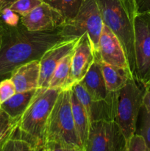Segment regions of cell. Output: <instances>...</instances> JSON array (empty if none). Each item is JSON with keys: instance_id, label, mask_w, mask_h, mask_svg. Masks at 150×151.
I'll return each instance as SVG.
<instances>
[{"instance_id": "obj_32", "label": "cell", "mask_w": 150, "mask_h": 151, "mask_svg": "<svg viewBox=\"0 0 150 151\" xmlns=\"http://www.w3.org/2000/svg\"><path fill=\"white\" fill-rule=\"evenodd\" d=\"M66 151H84L82 148L80 147H66Z\"/></svg>"}, {"instance_id": "obj_17", "label": "cell", "mask_w": 150, "mask_h": 151, "mask_svg": "<svg viewBox=\"0 0 150 151\" xmlns=\"http://www.w3.org/2000/svg\"><path fill=\"white\" fill-rule=\"evenodd\" d=\"M99 61L101 66L106 87L110 92L119 91L126 85L129 79L133 78L130 72L125 69L107 64L100 60Z\"/></svg>"}, {"instance_id": "obj_13", "label": "cell", "mask_w": 150, "mask_h": 151, "mask_svg": "<svg viewBox=\"0 0 150 151\" xmlns=\"http://www.w3.org/2000/svg\"><path fill=\"white\" fill-rule=\"evenodd\" d=\"M95 60L94 52L91 47L88 34L84 33L79 38L73 52L71 64V73L68 89L72 86L79 83Z\"/></svg>"}, {"instance_id": "obj_6", "label": "cell", "mask_w": 150, "mask_h": 151, "mask_svg": "<svg viewBox=\"0 0 150 151\" xmlns=\"http://www.w3.org/2000/svg\"><path fill=\"white\" fill-rule=\"evenodd\" d=\"M145 88L133 78L117 92V106L115 122L120 128L126 141L136 133L137 122L143 106Z\"/></svg>"}, {"instance_id": "obj_2", "label": "cell", "mask_w": 150, "mask_h": 151, "mask_svg": "<svg viewBox=\"0 0 150 151\" xmlns=\"http://www.w3.org/2000/svg\"><path fill=\"white\" fill-rule=\"evenodd\" d=\"M107 26L120 41L129 69L136 81L135 55V19L138 13L135 0H96Z\"/></svg>"}, {"instance_id": "obj_35", "label": "cell", "mask_w": 150, "mask_h": 151, "mask_svg": "<svg viewBox=\"0 0 150 151\" xmlns=\"http://www.w3.org/2000/svg\"><path fill=\"white\" fill-rule=\"evenodd\" d=\"M146 88H150V84H149V85L148 86H147Z\"/></svg>"}, {"instance_id": "obj_12", "label": "cell", "mask_w": 150, "mask_h": 151, "mask_svg": "<svg viewBox=\"0 0 150 151\" xmlns=\"http://www.w3.org/2000/svg\"><path fill=\"white\" fill-rule=\"evenodd\" d=\"M20 22L30 31H48L60 28L66 22L60 13L43 2L28 14L20 16Z\"/></svg>"}, {"instance_id": "obj_21", "label": "cell", "mask_w": 150, "mask_h": 151, "mask_svg": "<svg viewBox=\"0 0 150 151\" xmlns=\"http://www.w3.org/2000/svg\"><path fill=\"white\" fill-rule=\"evenodd\" d=\"M19 122L20 119L13 118L0 108V151L15 136Z\"/></svg>"}, {"instance_id": "obj_27", "label": "cell", "mask_w": 150, "mask_h": 151, "mask_svg": "<svg viewBox=\"0 0 150 151\" xmlns=\"http://www.w3.org/2000/svg\"><path fill=\"white\" fill-rule=\"evenodd\" d=\"M19 15L12 11L9 8H5L0 13V18L4 23L9 25H16L20 22Z\"/></svg>"}, {"instance_id": "obj_10", "label": "cell", "mask_w": 150, "mask_h": 151, "mask_svg": "<svg viewBox=\"0 0 150 151\" xmlns=\"http://www.w3.org/2000/svg\"><path fill=\"white\" fill-rule=\"evenodd\" d=\"M80 37L63 40L49 49L43 55L40 59V88H48L53 72L59 62L74 51Z\"/></svg>"}, {"instance_id": "obj_15", "label": "cell", "mask_w": 150, "mask_h": 151, "mask_svg": "<svg viewBox=\"0 0 150 151\" xmlns=\"http://www.w3.org/2000/svg\"><path fill=\"white\" fill-rule=\"evenodd\" d=\"M79 83L94 100H107L115 93L107 90L98 60H94L92 66Z\"/></svg>"}, {"instance_id": "obj_9", "label": "cell", "mask_w": 150, "mask_h": 151, "mask_svg": "<svg viewBox=\"0 0 150 151\" xmlns=\"http://www.w3.org/2000/svg\"><path fill=\"white\" fill-rule=\"evenodd\" d=\"M78 100L85 108L90 122L96 121H115L117 106V92L105 100H94L79 83L71 88Z\"/></svg>"}, {"instance_id": "obj_23", "label": "cell", "mask_w": 150, "mask_h": 151, "mask_svg": "<svg viewBox=\"0 0 150 151\" xmlns=\"http://www.w3.org/2000/svg\"><path fill=\"white\" fill-rule=\"evenodd\" d=\"M1 151H37L36 149L26 140L16 137L10 139Z\"/></svg>"}, {"instance_id": "obj_11", "label": "cell", "mask_w": 150, "mask_h": 151, "mask_svg": "<svg viewBox=\"0 0 150 151\" xmlns=\"http://www.w3.org/2000/svg\"><path fill=\"white\" fill-rule=\"evenodd\" d=\"M95 60L121 68L131 73L126 54L120 41L104 24L103 25L99 42L98 58Z\"/></svg>"}, {"instance_id": "obj_1", "label": "cell", "mask_w": 150, "mask_h": 151, "mask_svg": "<svg viewBox=\"0 0 150 151\" xmlns=\"http://www.w3.org/2000/svg\"><path fill=\"white\" fill-rule=\"evenodd\" d=\"M64 39L60 28L30 31L20 22L16 25H9L1 21L0 79L11 75L16 68L24 63L40 60L49 49Z\"/></svg>"}, {"instance_id": "obj_30", "label": "cell", "mask_w": 150, "mask_h": 151, "mask_svg": "<svg viewBox=\"0 0 150 151\" xmlns=\"http://www.w3.org/2000/svg\"><path fill=\"white\" fill-rule=\"evenodd\" d=\"M142 107L148 111H150V88H145V92L143 97Z\"/></svg>"}, {"instance_id": "obj_31", "label": "cell", "mask_w": 150, "mask_h": 151, "mask_svg": "<svg viewBox=\"0 0 150 151\" xmlns=\"http://www.w3.org/2000/svg\"><path fill=\"white\" fill-rule=\"evenodd\" d=\"M15 1L16 0H0V13L4 9L10 7Z\"/></svg>"}, {"instance_id": "obj_8", "label": "cell", "mask_w": 150, "mask_h": 151, "mask_svg": "<svg viewBox=\"0 0 150 151\" xmlns=\"http://www.w3.org/2000/svg\"><path fill=\"white\" fill-rule=\"evenodd\" d=\"M126 139L115 121L91 122L84 151H124Z\"/></svg>"}, {"instance_id": "obj_26", "label": "cell", "mask_w": 150, "mask_h": 151, "mask_svg": "<svg viewBox=\"0 0 150 151\" xmlns=\"http://www.w3.org/2000/svg\"><path fill=\"white\" fill-rule=\"evenodd\" d=\"M16 93V87L10 78H5L0 82V105L13 97Z\"/></svg>"}, {"instance_id": "obj_24", "label": "cell", "mask_w": 150, "mask_h": 151, "mask_svg": "<svg viewBox=\"0 0 150 151\" xmlns=\"http://www.w3.org/2000/svg\"><path fill=\"white\" fill-rule=\"evenodd\" d=\"M141 112V125L139 133L138 134L143 137L146 144L150 149V111H148L142 107Z\"/></svg>"}, {"instance_id": "obj_4", "label": "cell", "mask_w": 150, "mask_h": 151, "mask_svg": "<svg viewBox=\"0 0 150 151\" xmlns=\"http://www.w3.org/2000/svg\"><path fill=\"white\" fill-rule=\"evenodd\" d=\"M49 142L60 143L65 147L83 149L74 122L71 88L60 91L51 110L45 134V144Z\"/></svg>"}, {"instance_id": "obj_16", "label": "cell", "mask_w": 150, "mask_h": 151, "mask_svg": "<svg viewBox=\"0 0 150 151\" xmlns=\"http://www.w3.org/2000/svg\"><path fill=\"white\" fill-rule=\"evenodd\" d=\"M39 88L24 92H16L13 97L1 103L0 108L13 118L21 119Z\"/></svg>"}, {"instance_id": "obj_7", "label": "cell", "mask_w": 150, "mask_h": 151, "mask_svg": "<svg viewBox=\"0 0 150 151\" xmlns=\"http://www.w3.org/2000/svg\"><path fill=\"white\" fill-rule=\"evenodd\" d=\"M135 55L136 81L146 88L150 84V12L135 16Z\"/></svg>"}, {"instance_id": "obj_14", "label": "cell", "mask_w": 150, "mask_h": 151, "mask_svg": "<svg viewBox=\"0 0 150 151\" xmlns=\"http://www.w3.org/2000/svg\"><path fill=\"white\" fill-rule=\"evenodd\" d=\"M16 92L39 88L40 60H32L16 68L10 75Z\"/></svg>"}, {"instance_id": "obj_28", "label": "cell", "mask_w": 150, "mask_h": 151, "mask_svg": "<svg viewBox=\"0 0 150 151\" xmlns=\"http://www.w3.org/2000/svg\"><path fill=\"white\" fill-rule=\"evenodd\" d=\"M138 13L150 12V0H135Z\"/></svg>"}, {"instance_id": "obj_29", "label": "cell", "mask_w": 150, "mask_h": 151, "mask_svg": "<svg viewBox=\"0 0 150 151\" xmlns=\"http://www.w3.org/2000/svg\"><path fill=\"white\" fill-rule=\"evenodd\" d=\"M45 145L48 147L49 151H66V147H65L64 145L54 142H46Z\"/></svg>"}, {"instance_id": "obj_34", "label": "cell", "mask_w": 150, "mask_h": 151, "mask_svg": "<svg viewBox=\"0 0 150 151\" xmlns=\"http://www.w3.org/2000/svg\"><path fill=\"white\" fill-rule=\"evenodd\" d=\"M1 20L0 19V44H1Z\"/></svg>"}, {"instance_id": "obj_20", "label": "cell", "mask_w": 150, "mask_h": 151, "mask_svg": "<svg viewBox=\"0 0 150 151\" xmlns=\"http://www.w3.org/2000/svg\"><path fill=\"white\" fill-rule=\"evenodd\" d=\"M61 14L65 21L73 19L77 15L85 0H42Z\"/></svg>"}, {"instance_id": "obj_3", "label": "cell", "mask_w": 150, "mask_h": 151, "mask_svg": "<svg viewBox=\"0 0 150 151\" xmlns=\"http://www.w3.org/2000/svg\"><path fill=\"white\" fill-rule=\"evenodd\" d=\"M61 89L39 88L20 119L18 137L30 143L36 150L45 145L47 122Z\"/></svg>"}, {"instance_id": "obj_18", "label": "cell", "mask_w": 150, "mask_h": 151, "mask_svg": "<svg viewBox=\"0 0 150 151\" xmlns=\"http://www.w3.org/2000/svg\"><path fill=\"white\" fill-rule=\"evenodd\" d=\"M71 103L72 115H73L75 128L84 149V146L88 139L91 122L85 108L78 100L76 94L71 88Z\"/></svg>"}, {"instance_id": "obj_19", "label": "cell", "mask_w": 150, "mask_h": 151, "mask_svg": "<svg viewBox=\"0 0 150 151\" xmlns=\"http://www.w3.org/2000/svg\"><path fill=\"white\" fill-rule=\"evenodd\" d=\"M73 52L67 55L59 62L55 70L53 72L48 88L68 90Z\"/></svg>"}, {"instance_id": "obj_22", "label": "cell", "mask_w": 150, "mask_h": 151, "mask_svg": "<svg viewBox=\"0 0 150 151\" xmlns=\"http://www.w3.org/2000/svg\"><path fill=\"white\" fill-rule=\"evenodd\" d=\"M43 3L42 0H16L9 8L20 16H24L30 13Z\"/></svg>"}, {"instance_id": "obj_5", "label": "cell", "mask_w": 150, "mask_h": 151, "mask_svg": "<svg viewBox=\"0 0 150 151\" xmlns=\"http://www.w3.org/2000/svg\"><path fill=\"white\" fill-rule=\"evenodd\" d=\"M103 21L96 0H85L73 19L65 22L60 27L63 38H73L88 34L95 59L98 58L99 42L103 27Z\"/></svg>"}, {"instance_id": "obj_25", "label": "cell", "mask_w": 150, "mask_h": 151, "mask_svg": "<svg viewBox=\"0 0 150 151\" xmlns=\"http://www.w3.org/2000/svg\"><path fill=\"white\" fill-rule=\"evenodd\" d=\"M124 151H150V149L146 144L143 137L135 133L126 141Z\"/></svg>"}, {"instance_id": "obj_33", "label": "cell", "mask_w": 150, "mask_h": 151, "mask_svg": "<svg viewBox=\"0 0 150 151\" xmlns=\"http://www.w3.org/2000/svg\"><path fill=\"white\" fill-rule=\"evenodd\" d=\"M38 151H49V148L46 147V146L44 145L42 148H41L39 150H38Z\"/></svg>"}]
</instances>
